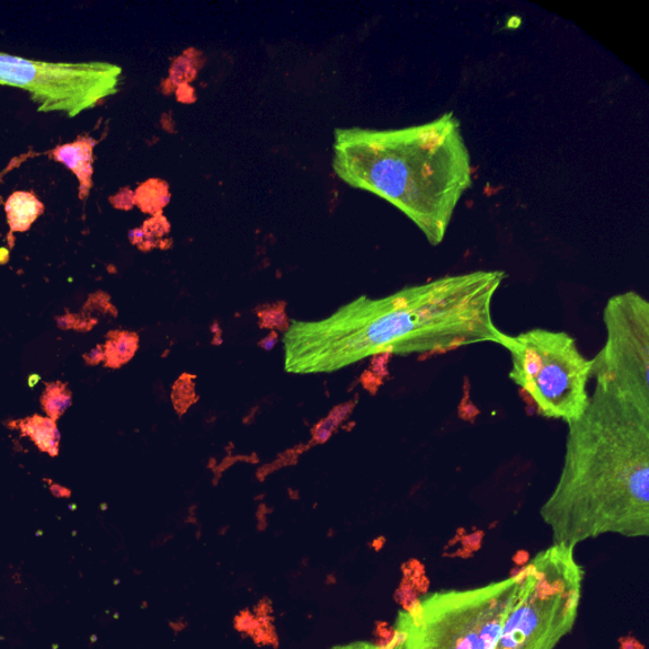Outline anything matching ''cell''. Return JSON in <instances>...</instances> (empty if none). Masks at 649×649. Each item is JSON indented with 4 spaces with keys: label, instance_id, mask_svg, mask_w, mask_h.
Returning <instances> with one entry per match:
<instances>
[{
    "label": "cell",
    "instance_id": "cell-22",
    "mask_svg": "<svg viewBox=\"0 0 649 649\" xmlns=\"http://www.w3.org/2000/svg\"><path fill=\"white\" fill-rule=\"evenodd\" d=\"M50 490H51L52 495L57 496V497H67V499H68V497L71 496V491L68 490V488L61 487V486L55 485V484H51Z\"/></svg>",
    "mask_w": 649,
    "mask_h": 649
},
{
    "label": "cell",
    "instance_id": "cell-20",
    "mask_svg": "<svg viewBox=\"0 0 649 649\" xmlns=\"http://www.w3.org/2000/svg\"><path fill=\"white\" fill-rule=\"evenodd\" d=\"M57 322L58 326L62 328V331H70V328H77L79 317L67 314L65 316L58 317Z\"/></svg>",
    "mask_w": 649,
    "mask_h": 649
},
{
    "label": "cell",
    "instance_id": "cell-8",
    "mask_svg": "<svg viewBox=\"0 0 649 649\" xmlns=\"http://www.w3.org/2000/svg\"><path fill=\"white\" fill-rule=\"evenodd\" d=\"M607 339L591 378L649 408V304L635 291L612 296L602 314Z\"/></svg>",
    "mask_w": 649,
    "mask_h": 649
},
{
    "label": "cell",
    "instance_id": "cell-9",
    "mask_svg": "<svg viewBox=\"0 0 649 649\" xmlns=\"http://www.w3.org/2000/svg\"><path fill=\"white\" fill-rule=\"evenodd\" d=\"M97 140L88 135L79 136L70 144L59 145L51 151L57 162L64 164L79 181V200H87L93 186V150Z\"/></svg>",
    "mask_w": 649,
    "mask_h": 649
},
{
    "label": "cell",
    "instance_id": "cell-19",
    "mask_svg": "<svg viewBox=\"0 0 649 649\" xmlns=\"http://www.w3.org/2000/svg\"><path fill=\"white\" fill-rule=\"evenodd\" d=\"M84 361L89 366H97L105 359L104 349L102 345H97L94 349L84 354Z\"/></svg>",
    "mask_w": 649,
    "mask_h": 649
},
{
    "label": "cell",
    "instance_id": "cell-15",
    "mask_svg": "<svg viewBox=\"0 0 649 649\" xmlns=\"http://www.w3.org/2000/svg\"><path fill=\"white\" fill-rule=\"evenodd\" d=\"M173 404L176 413L184 414L189 408L197 403V395L194 391V377L190 375H183L175 382L173 387Z\"/></svg>",
    "mask_w": 649,
    "mask_h": 649
},
{
    "label": "cell",
    "instance_id": "cell-7",
    "mask_svg": "<svg viewBox=\"0 0 649 649\" xmlns=\"http://www.w3.org/2000/svg\"><path fill=\"white\" fill-rule=\"evenodd\" d=\"M121 75L111 62H48L0 52V85L23 89L41 113L77 118L118 93Z\"/></svg>",
    "mask_w": 649,
    "mask_h": 649
},
{
    "label": "cell",
    "instance_id": "cell-1",
    "mask_svg": "<svg viewBox=\"0 0 649 649\" xmlns=\"http://www.w3.org/2000/svg\"><path fill=\"white\" fill-rule=\"evenodd\" d=\"M503 271L446 275L381 298L361 296L320 322H292L284 367L295 375L332 373L378 355H426L462 346L501 345L493 300Z\"/></svg>",
    "mask_w": 649,
    "mask_h": 649
},
{
    "label": "cell",
    "instance_id": "cell-14",
    "mask_svg": "<svg viewBox=\"0 0 649 649\" xmlns=\"http://www.w3.org/2000/svg\"><path fill=\"white\" fill-rule=\"evenodd\" d=\"M256 315L260 317V324L263 328L280 332H287L290 328L291 323L286 315V304L284 302H275L273 305L256 308Z\"/></svg>",
    "mask_w": 649,
    "mask_h": 649
},
{
    "label": "cell",
    "instance_id": "cell-18",
    "mask_svg": "<svg viewBox=\"0 0 649 649\" xmlns=\"http://www.w3.org/2000/svg\"><path fill=\"white\" fill-rule=\"evenodd\" d=\"M328 649H399L397 638L394 636L387 645H377L369 641H354L345 645H337Z\"/></svg>",
    "mask_w": 649,
    "mask_h": 649
},
{
    "label": "cell",
    "instance_id": "cell-5",
    "mask_svg": "<svg viewBox=\"0 0 649 649\" xmlns=\"http://www.w3.org/2000/svg\"><path fill=\"white\" fill-rule=\"evenodd\" d=\"M520 572L517 600L493 649H556L579 617L584 567L575 548L552 545Z\"/></svg>",
    "mask_w": 649,
    "mask_h": 649
},
{
    "label": "cell",
    "instance_id": "cell-13",
    "mask_svg": "<svg viewBox=\"0 0 649 649\" xmlns=\"http://www.w3.org/2000/svg\"><path fill=\"white\" fill-rule=\"evenodd\" d=\"M73 404V395L67 385L61 382L47 385L41 396V405L44 413H47L53 422H58L59 417L64 414Z\"/></svg>",
    "mask_w": 649,
    "mask_h": 649
},
{
    "label": "cell",
    "instance_id": "cell-11",
    "mask_svg": "<svg viewBox=\"0 0 649 649\" xmlns=\"http://www.w3.org/2000/svg\"><path fill=\"white\" fill-rule=\"evenodd\" d=\"M12 426L13 428L17 426L22 432V437H30L41 452L49 453L51 457L59 455L61 435L57 422L50 417L34 415Z\"/></svg>",
    "mask_w": 649,
    "mask_h": 649
},
{
    "label": "cell",
    "instance_id": "cell-12",
    "mask_svg": "<svg viewBox=\"0 0 649 649\" xmlns=\"http://www.w3.org/2000/svg\"><path fill=\"white\" fill-rule=\"evenodd\" d=\"M104 366L113 369L129 363L139 349V335L132 332H111L103 345Z\"/></svg>",
    "mask_w": 649,
    "mask_h": 649
},
{
    "label": "cell",
    "instance_id": "cell-4",
    "mask_svg": "<svg viewBox=\"0 0 649 649\" xmlns=\"http://www.w3.org/2000/svg\"><path fill=\"white\" fill-rule=\"evenodd\" d=\"M521 572L475 589L425 595L397 612L399 649H493L517 600Z\"/></svg>",
    "mask_w": 649,
    "mask_h": 649
},
{
    "label": "cell",
    "instance_id": "cell-10",
    "mask_svg": "<svg viewBox=\"0 0 649 649\" xmlns=\"http://www.w3.org/2000/svg\"><path fill=\"white\" fill-rule=\"evenodd\" d=\"M6 213L12 233H26L43 213V204L31 192H14L6 202Z\"/></svg>",
    "mask_w": 649,
    "mask_h": 649
},
{
    "label": "cell",
    "instance_id": "cell-2",
    "mask_svg": "<svg viewBox=\"0 0 649 649\" xmlns=\"http://www.w3.org/2000/svg\"><path fill=\"white\" fill-rule=\"evenodd\" d=\"M567 426L561 475L539 511L552 545L649 537V408L595 385Z\"/></svg>",
    "mask_w": 649,
    "mask_h": 649
},
{
    "label": "cell",
    "instance_id": "cell-23",
    "mask_svg": "<svg viewBox=\"0 0 649 649\" xmlns=\"http://www.w3.org/2000/svg\"><path fill=\"white\" fill-rule=\"evenodd\" d=\"M40 381H41V376L40 375H31L29 377V386L31 388H33L36 385L39 384Z\"/></svg>",
    "mask_w": 649,
    "mask_h": 649
},
{
    "label": "cell",
    "instance_id": "cell-21",
    "mask_svg": "<svg viewBox=\"0 0 649 649\" xmlns=\"http://www.w3.org/2000/svg\"><path fill=\"white\" fill-rule=\"evenodd\" d=\"M280 341L278 333L272 332L268 336H265L264 339L260 343L262 349L270 352L274 348L275 344Z\"/></svg>",
    "mask_w": 649,
    "mask_h": 649
},
{
    "label": "cell",
    "instance_id": "cell-6",
    "mask_svg": "<svg viewBox=\"0 0 649 649\" xmlns=\"http://www.w3.org/2000/svg\"><path fill=\"white\" fill-rule=\"evenodd\" d=\"M501 346L509 351V378L530 396L540 415L566 424L579 419L589 405L592 362L565 332L531 328L505 334Z\"/></svg>",
    "mask_w": 649,
    "mask_h": 649
},
{
    "label": "cell",
    "instance_id": "cell-17",
    "mask_svg": "<svg viewBox=\"0 0 649 649\" xmlns=\"http://www.w3.org/2000/svg\"><path fill=\"white\" fill-rule=\"evenodd\" d=\"M351 404H345L334 408L331 415L326 419L320 422L313 430V442L315 444L325 443L332 437V434L336 429V425L339 424L346 414L351 412Z\"/></svg>",
    "mask_w": 649,
    "mask_h": 649
},
{
    "label": "cell",
    "instance_id": "cell-16",
    "mask_svg": "<svg viewBox=\"0 0 649 649\" xmlns=\"http://www.w3.org/2000/svg\"><path fill=\"white\" fill-rule=\"evenodd\" d=\"M165 184L162 181H149L144 185H141L136 192V200L140 209L145 211L151 199H154L156 212L162 211L169 202V189L159 192L160 189Z\"/></svg>",
    "mask_w": 649,
    "mask_h": 649
},
{
    "label": "cell",
    "instance_id": "cell-3",
    "mask_svg": "<svg viewBox=\"0 0 649 649\" xmlns=\"http://www.w3.org/2000/svg\"><path fill=\"white\" fill-rule=\"evenodd\" d=\"M333 169L353 189L378 195L413 221L433 246L443 243L473 164L455 113L398 130H335Z\"/></svg>",
    "mask_w": 649,
    "mask_h": 649
}]
</instances>
